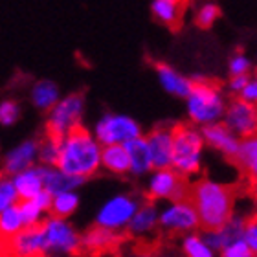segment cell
Segmentation results:
<instances>
[{
	"instance_id": "6da1fadb",
	"label": "cell",
	"mask_w": 257,
	"mask_h": 257,
	"mask_svg": "<svg viewBox=\"0 0 257 257\" xmlns=\"http://www.w3.org/2000/svg\"><path fill=\"white\" fill-rule=\"evenodd\" d=\"M242 197L239 184H219L209 178L189 182L188 200L198 217V224L206 233L222 230L233 217L235 200Z\"/></svg>"
},
{
	"instance_id": "7a4b0ae2",
	"label": "cell",
	"mask_w": 257,
	"mask_h": 257,
	"mask_svg": "<svg viewBox=\"0 0 257 257\" xmlns=\"http://www.w3.org/2000/svg\"><path fill=\"white\" fill-rule=\"evenodd\" d=\"M101 166V149L83 125L70 131L61 142L59 160L55 169L75 178L94 177Z\"/></svg>"
},
{
	"instance_id": "3957f363",
	"label": "cell",
	"mask_w": 257,
	"mask_h": 257,
	"mask_svg": "<svg viewBox=\"0 0 257 257\" xmlns=\"http://www.w3.org/2000/svg\"><path fill=\"white\" fill-rule=\"evenodd\" d=\"M189 92V118L193 123L211 125L224 114L222 83L213 77H193Z\"/></svg>"
},
{
	"instance_id": "277c9868",
	"label": "cell",
	"mask_w": 257,
	"mask_h": 257,
	"mask_svg": "<svg viewBox=\"0 0 257 257\" xmlns=\"http://www.w3.org/2000/svg\"><path fill=\"white\" fill-rule=\"evenodd\" d=\"M173 153L171 167L188 178L200 171V153H202V134L193 123L177 121L171 125Z\"/></svg>"
},
{
	"instance_id": "5b68a950",
	"label": "cell",
	"mask_w": 257,
	"mask_h": 257,
	"mask_svg": "<svg viewBox=\"0 0 257 257\" xmlns=\"http://www.w3.org/2000/svg\"><path fill=\"white\" fill-rule=\"evenodd\" d=\"M128 242H131V235L127 231L107 230V228L94 224L81 235L77 257H118L123 253Z\"/></svg>"
},
{
	"instance_id": "8992f818",
	"label": "cell",
	"mask_w": 257,
	"mask_h": 257,
	"mask_svg": "<svg viewBox=\"0 0 257 257\" xmlns=\"http://www.w3.org/2000/svg\"><path fill=\"white\" fill-rule=\"evenodd\" d=\"M83 108H85V94L83 92H74L64 99H59V103L50 110L44 134L50 138L63 140L72 128L81 125Z\"/></svg>"
},
{
	"instance_id": "52a82bcc",
	"label": "cell",
	"mask_w": 257,
	"mask_h": 257,
	"mask_svg": "<svg viewBox=\"0 0 257 257\" xmlns=\"http://www.w3.org/2000/svg\"><path fill=\"white\" fill-rule=\"evenodd\" d=\"M189 180L177 173L173 167L169 169H160L155 173V177L151 178L149 188L142 195L144 200L153 202L160 200V198H169L173 202H184L188 197Z\"/></svg>"
},
{
	"instance_id": "ba28073f",
	"label": "cell",
	"mask_w": 257,
	"mask_h": 257,
	"mask_svg": "<svg viewBox=\"0 0 257 257\" xmlns=\"http://www.w3.org/2000/svg\"><path fill=\"white\" fill-rule=\"evenodd\" d=\"M44 241L48 253H64L70 257H77L79 253L81 235L72 228L70 222L57 217H48L43 220Z\"/></svg>"
},
{
	"instance_id": "9c48e42d",
	"label": "cell",
	"mask_w": 257,
	"mask_h": 257,
	"mask_svg": "<svg viewBox=\"0 0 257 257\" xmlns=\"http://www.w3.org/2000/svg\"><path fill=\"white\" fill-rule=\"evenodd\" d=\"M158 222H160V235L166 241H173L175 237L184 235L186 231L200 228L197 211H195V208H193L188 200H184V202H173V206H169L162 213Z\"/></svg>"
},
{
	"instance_id": "30bf717a",
	"label": "cell",
	"mask_w": 257,
	"mask_h": 257,
	"mask_svg": "<svg viewBox=\"0 0 257 257\" xmlns=\"http://www.w3.org/2000/svg\"><path fill=\"white\" fill-rule=\"evenodd\" d=\"M230 164L241 173L239 186L242 197H250V193L257 188V131L239 140L237 155Z\"/></svg>"
},
{
	"instance_id": "8fae6325",
	"label": "cell",
	"mask_w": 257,
	"mask_h": 257,
	"mask_svg": "<svg viewBox=\"0 0 257 257\" xmlns=\"http://www.w3.org/2000/svg\"><path fill=\"white\" fill-rule=\"evenodd\" d=\"M97 138L103 145H121L140 138V127L127 116L107 114L97 121Z\"/></svg>"
},
{
	"instance_id": "7c38bea8",
	"label": "cell",
	"mask_w": 257,
	"mask_h": 257,
	"mask_svg": "<svg viewBox=\"0 0 257 257\" xmlns=\"http://www.w3.org/2000/svg\"><path fill=\"white\" fill-rule=\"evenodd\" d=\"M4 246L10 257H48L43 222L32 228H24L10 241H6Z\"/></svg>"
},
{
	"instance_id": "4fadbf2b",
	"label": "cell",
	"mask_w": 257,
	"mask_h": 257,
	"mask_svg": "<svg viewBox=\"0 0 257 257\" xmlns=\"http://www.w3.org/2000/svg\"><path fill=\"white\" fill-rule=\"evenodd\" d=\"M136 211H138V198L131 195H119L103 206L96 219V226L116 230L123 224H128Z\"/></svg>"
},
{
	"instance_id": "5bb4252c",
	"label": "cell",
	"mask_w": 257,
	"mask_h": 257,
	"mask_svg": "<svg viewBox=\"0 0 257 257\" xmlns=\"http://www.w3.org/2000/svg\"><path fill=\"white\" fill-rule=\"evenodd\" d=\"M224 125L235 136H248L257 131V105L242 101L239 97H231L230 105L226 108Z\"/></svg>"
},
{
	"instance_id": "9a60e30c",
	"label": "cell",
	"mask_w": 257,
	"mask_h": 257,
	"mask_svg": "<svg viewBox=\"0 0 257 257\" xmlns=\"http://www.w3.org/2000/svg\"><path fill=\"white\" fill-rule=\"evenodd\" d=\"M171 125L173 123H158L151 128L145 142L149 145L153 167L169 169L171 167V153H173V138H171Z\"/></svg>"
},
{
	"instance_id": "2e32d148",
	"label": "cell",
	"mask_w": 257,
	"mask_h": 257,
	"mask_svg": "<svg viewBox=\"0 0 257 257\" xmlns=\"http://www.w3.org/2000/svg\"><path fill=\"white\" fill-rule=\"evenodd\" d=\"M39 158V140H26L6 155L2 164V173L8 177H15L19 173L33 167Z\"/></svg>"
},
{
	"instance_id": "e0dca14e",
	"label": "cell",
	"mask_w": 257,
	"mask_h": 257,
	"mask_svg": "<svg viewBox=\"0 0 257 257\" xmlns=\"http://www.w3.org/2000/svg\"><path fill=\"white\" fill-rule=\"evenodd\" d=\"M202 140H206L213 149L220 151L226 156V160L231 162L235 158L239 149V140L224 123H211L202 127Z\"/></svg>"
},
{
	"instance_id": "ac0fdd59",
	"label": "cell",
	"mask_w": 257,
	"mask_h": 257,
	"mask_svg": "<svg viewBox=\"0 0 257 257\" xmlns=\"http://www.w3.org/2000/svg\"><path fill=\"white\" fill-rule=\"evenodd\" d=\"M188 6V2H178V0H156L151 6V11L160 24L169 28L171 32H180L186 21Z\"/></svg>"
},
{
	"instance_id": "d6986e66",
	"label": "cell",
	"mask_w": 257,
	"mask_h": 257,
	"mask_svg": "<svg viewBox=\"0 0 257 257\" xmlns=\"http://www.w3.org/2000/svg\"><path fill=\"white\" fill-rule=\"evenodd\" d=\"M153 68L156 70V74L160 77L162 85L169 94H175V96H182L188 97L189 92H191V81L186 79L184 75H180L177 70H173L167 63H162V61H155V59H147Z\"/></svg>"
},
{
	"instance_id": "ffe728a7",
	"label": "cell",
	"mask_w": 257,
	"mask_h": 257,
	"mask_svg": "<svg viewBox=\"0 0 257 257\" xmlns=\"http://www.w3.org/2000/svg\"><path fill=\"white\" fill-rule=\"evenodd\" d=\"M11 178H13V186H15V191L19 195V200H30V198H35L39 193L44 191L41 166H33Z\"/></svg>"
},
{
	"instance_id": "44dd1931",
	"label": "cell",
	"mask_w": 257,
	"mask_h": 257,
	"mask_svg": "<svg viewBox=\"0 0 257 257\" xmlns=\"http://www.w3.org/2000/svg\"><path fill=\"white\" fill-rule=\"evenodd\" d=\"M41 171H43V188L44 191L55 197V195H61V193H70L74 191L75 188H79L81 184L85 182L83 178H75L68 177L61 173L59 169L55 167H44L41 166Z\"/></svg>"
},
{
	"instance_id": "7402d4cb",
	"label": "cell",
	"mask_w": 257,
	"mask_h": 257,
	"mask_svg": "<svg viewBox=\"0 0 257 257\" xmlns=\"http://www.w3.org/2000/svg\"><path fill=\"white\" fill-rule=\"evenodd\" d=\"M158 224V217H156V208L153 202H147L142 197V204H140L138 211L134 213V217L131 219L127 226V233L131 237L136 235H145L149 231L155 230V226Z\"/></svg>"
},
{
	"instance_id": "603a6c76",
	"label": "cell",
	"mask_w": 257,
	"mask_h": 257,
	"mask_svg": "<svg viewBox=\"0 0 257 257\" xmlns=\"http://www.w3.org/2000/svg\"><path fill=\"white\" fill-rule=\"evenodd\" d=\"M123 147L127 151L131 171L134 175H144L145 171L153 169V158H151L149 145H147L145 138H136L133 142H127Z\"/></svg>"
},
{
	"instance_id": "cb8c5ba5",
	"label": "cell",
	"mask_w": 257,
	"mask_h": 257,
	"mask_svg": "<svg viewBox=\"0 0 257 257\" xmlns=\"http://www.w3.org/2000/svg\"><path fill=\"white\" fill-rule=\"evenodd\" d=\"M30 99L39 110H52L59 103V86L50 79L37 81L30 92Z\"/></svg>"
},
{
	"instance_id": "d4e9b609",
	"label": "cell",
	"mask_w": 257,
	"mask_h": 257,
	"mask_svg": "<svg viewBox=\"0 0 257 257\" xmlns=\"http://www.w3.org/2000/svg\"><path fill=\"white\" fill-rule=\"evenodd\" d=\"M101 164L114 175H127L131 162L123 145H105L101 149Z\"/></svg>"
},
{
	"instance_id": "484cf974",
	"label": "cell",
	"mask_w": 257,
	"mask_h": 257,
	"mask_svg": "<svg viewBox=\"0 0 257 257\" xmlns=\"http://www.w3.org/2000/svg\"><path fill=\"white\" fill-rule=\"evenodd\" d=\"M22 230H24V222H22L21 211H19V206L13 204L0 213V241H10L11 237H15Z\"/></svg>"
},
{
	"instance_id": "4316f807",
	"label": "cell",
	"mask_w": 257,
	"mask_h": 257,
	"mask_svg": "<svg viewBox=\"0 0 257 257\" xmlns=\"http://www.w3.org/2000/svg\"><path fill=\"white\" fill-rule=\"evenodd\" d=\"M77 206H79V197L74 191L61 193V195H55L52 198L50 213H52V217H57V219H66L68 215L74 213Z\"/></svg>"
},
{
	"instance_id": "83f0119b",
	"label": "cell",
	"mask_w": 257,
	"mask_h": 257,
	"mask_svg": "<svg viewBox=\"0 0 257 257\" xmlns=\"http://www.w3.org/2000/svg\"><path fill=\"white\" fill-rule=\"evenodd\" d=\"M61 142H63V140L50 138V136H46V134L39 140V162H41V166H44V167L57 166Z\"/></svg>"
},
{
	"instance_id": "f1b7e54d",
	"label": "cell",
	"mask_w": 257,
	"mask_h": 257,
	"mask_svg": "<svg viewBox=\"0 0 257 257\" xmlns=\"http://www.w3.org/2000/svg\"><path fill=\"white\" fill-rule=\"evenodd\" d=\"M182 250L186 257H213V250L198 235H186L182 239Z\"/></svg>"
},
{
	"instance_id": "f546056e",
	"label": "cell",
	"mask_w": 257,
	"mask_h": 257,
	"mask_svg": "<svg viewBox=\"0 0 257 257\" xmlns=\"http://www.w3.org/2000/svg\"><path fill=\"white\" fill-rule=\"evenodd\" d=\"M19 202V195L13 186V178L0 173V213Z\"/></svg>"
},
{
	"instance_id": "4dcf8cb0",
	"label": "cell",
	"mask_w": 257,
	"mask_h": 257,
	"mask_svg": "<svg viewBox=\"0 0 257 257\" xmlns=\"http://www.w3.org/2000/svg\"><path fill=\"white\" fill-rule=\"evenodd\" d=\"M219 17H220V8L217 4L200 6L197 10V13H195V24L198 28H202V30H209Z\"/></svg>"
},
{
	"instance_id": "1f68e13d",
	"label": "cell",
	"mask_w": 257,
	"mask_h": 257,
	"mask_svg": "<svg viewBox=\"0 0 257 257\" xmlns=\"http://www.w3.org/2000/svg\"><path fill=\"white\" fill-rule=\"evenodd\" d=\"M21 118V105L15 99H4L0 101V125L11 127Z\"/></svg>"
},
{
	"instance_id": "d6a6232c",
	"label": "cell",
	"mask_w": 257,
	"mask_h": 257,
	"mask_svg": "<svg viewBox=\"0 0 257 257\" xmlns=\"http://www.w3.org/2000/svg\"><path fill=\"white\" fill-rule=\"evenodd\" d=\"M242 241L246 242L248 248H250L253 252V255L257 257V209L252 211L250 215H246L244 231H242Z\"/></svg>"
},
{
	"instance_id": "836d02e7",
	"label": "cell",
	"mask_w": 257,
	"mask_h": 257,
	"mask_svg": "<svg viewBox=\"0 0 257 257\" xmlns=\"http://www.w3.org/2000/svg\"><path fill=\"white\" fill-rule=\"evenodd\" d=\"M248 70H250V61L246 59V55L242 54L241 50H237V54L233 55L231 61H230L231 77H237V75H246Z\"/></svg>"
},
{
	"instance_id": "e575fe53",
	"label": "cell",
	"mask_w": 257,
	"mask_h": 257,
	"mask_svg": "<svg viewBox=\"0 0 257 257\" xmlns=\"http://www.w3.org/2000/svg\"><path fill=\"white\" fill-rule=\"evenodd\" d=\"M220 257H255V255H253V252L248 248L246 242L242 241V239H239V241L231 242L230 246L222 248Z\"/></svg>"
},
{
	"instance_id": "d590c367",
	"label": "cell",
	"mask_w": 257,
	"mask_h": 257,
	"mask_svg": "<svg viewBox=\"0 0 257 257\" xmlns=\"http://www.w3.org/2000/svg\"><path fill=\"white\" fill-rule=\"evenodd\" d=\"M239 99H242V101H248V103H257V70L255 74L250 77V81H248V85L242 88V92L239 94Z\"/></svg>"
},
{
	"instance_id": "8d00e7d4",
	"label": "cell",
	"mask_w": 257,
	"mask_h": 257,
	"mask_svg": "<svg viewBox=\"0 0 257 257\" xmlns=\"http://www.w3.org/2000/svg\"><path fill=\"white\" fill-rule=\"evenodd\" d=\"M250 77L252 75L250 74H246V75H237V77H231V81H230V88H231V92H237L235 96H239L242 92V88L248 85V81H250Z\"/></svg>"
},
{
	"instance_id": "74e56055",
	"label": "cell",
	"mask_w": 257,
	"mask_h": 257,
	"mask_svg": "<svg viewBox=\"0 0 257 257\" xmlns=\"http://www.w3.org/2000/svg\"><path fill=\"white\" fill-rule=\"evenodd\" d=\"M250 198H253V200H255V202H257V188L253 189L252 193H250Z\"/></svg>"
},
{
	"instance_id": "f35d334b",
	"label": "cell",
	"mask_w": 257,
	"mask_h": 257,
	"mask_svg": "<svg viewBox=\"0 0 257 257\" xmlns=\"http://www.w3.org/2000/svg\"><path fill=\"white\" fill-rule=\"evenodd\" d=\"M48 257H64V255H48Z\"/></svg>"
}]
</instances>
